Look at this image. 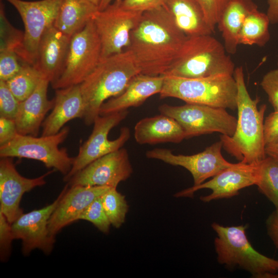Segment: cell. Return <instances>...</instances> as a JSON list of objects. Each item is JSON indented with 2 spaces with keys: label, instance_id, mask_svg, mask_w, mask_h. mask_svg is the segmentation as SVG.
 <instances>
[{
  "label": "cell",
  "instance_id": "obj_1",
  "mask_svg": "<svg viewBox=\"0 0 278 278\" xmlns=\"http://www.w3.org/2000/svg\"><path fill=\"white\" fill-rule=\"evenodd\" d=\"M187 37L165 6L143 13L126 49L132 53L141 73L164 76Z\"/></svg>",
  "mask_w": 278,
  "mask_h": 278
},
{
  "label": "cell",
  "instance_id": "obj_2",
  "mask_svg": "<svg viewBox=\"0 0 278 278\" xmlns=\"http://www.w3.org/2000/svg\"><path fill=\"white\" fill-rule=\"evenodd\" d=\"M237 86L238 118L234 134L221 135L222 148L239 162L258 164L266 157L264 136L265 104L259 108V97L252 99L247 90L243 68L236 67L233 74Z\"/></svg>",
  "mask_w": 278,
  "mask_h": 278
},
{
  "label": "cell",
  "instance_id": "obj_3",
  "mask_svg": "<svg viewBox=\"0 0 278 278\" xmlns=\"http://www.w3.org/2000/svg\"><path fill=\"white\" fill-rule=\"evenodd\" d=\"M141 73L129 49L101 58L100 61L79 84L84 105V122L94 123L101 105L109 99L120 94L131 79Z\"/></svg>",
  "mask_w": 278,
  "mask_h": 278
},
{
  "label": "cell",
  "instance_id": "obj_4",
  "mask_svg": "<svg viewBox=\"0 0 278 278\" xmlns=\"http://www.w3.org/2000/svg\"><path fill=\"white\" fill-rule=\"evenodd\" d=\"M235 64L224 45L211 34L187 37L164 76L199 78L233 75Z\"/></svg>",
  "mask_w": 278,
  "mask_h": 278
},
{
  "label": "cell",
  "instance_id": "obj_5",
  "mask_svg": "<svg viewBox=\"0 0 278 278\" xmlns=\"http://www.w3.org/2000/svg\"><path fill=\"white\" fill-rule=\"evenodd\" d=\"M214 245L217 262L230 269L238 268L255 278H278V260L256 251L246 233L247 225L223 226L213 222Z\"/></svg>",
  "mask_w": 278,
  "mask_h": 278
},
{
  "label": "cell",
  "instance_id": "obj_6",
  "mask_svg": "<svg viewBox=\"0 0 278 278\" xmlns=\"http://www.w3.org/2000/svg\"><path fill=\"white\" fill-rule=\"evenodd\" d=\"M160 96L172 97L186 103L237 109V86L233 75L199 78L164 76Z\"/></svg>",
  "mask_w": 278,
  "mask_h": 278
},
{
  "label": "cell",
  "instance_id": "obj_7",
  "mask_svg": "<svg viewBox=\"0 0 278 278\" xmlns=\"http://www.w3.org/2000/svg\"><path fill=\"white\" fill-rule=\"evenodd\" d=\"M69 132V127H64L55 134L39 137L18 133L12 141L0 146V157L37 160L65 176L72 167L74 158L59 145L67 138Z\"/></svg>",
  "mask_w": 278,
  "mask_h": 278
},
{
  "label": "cell",
  "instance_id": "obj_8",
  "mask_svg": "<svg viewBox=\"0 0 278 278\" xmlns=\"http://www.w3.org/2000/svg\"><path fill=\"white\" fill-rule=\"evenodd\" d=\"M158 110L180 124L185 139L213 132L231 136L237 125V118L222 108L197 103L181 106L164 103L159 106Z\"/></svg>",
  "mask_w": 278,
  "mask_h": 278
},
{
  "label": "cell",
  "instance_id": "obj_9",
  "mask_svg": "<svg viewBox=\"0 0 278 278\" xmlns=\"http://www.w3.org/2000/svg\"><path fill=\"white\" fill-rule=\"evenodd\" d=\"M101 46L91 19L74 34L62 72L52 86L55 90L80 84L93 71L101 59Z\"/></svg>",
  "mask_w": 278,
  "mask_h": 278
},
{
  "label": "cell",
  "instance_id": "obj_10",
  "mask_svg": "<svg viewBox=\"0 0 278 278\" xmlns=\"http://www.w3.org/2000/svg\"><path fill=\"white\" fill-rule=\"evenodd\" d=\"M19 13L25 31L18 55L23 63L34 65L40 41L54 25L63 0H6Z\"/></svg>",
  "mask_w": 278,
  "mask_h": 278
},
{
  "label": "cell",
  "instance_id": "obj_11",
  "mask_svg": "<svg viewBox=\"0 0 278 278\" xmlns=\"http://www.w3.org/2000/svg\"><path fill=\"white\" fill-rule=\"evenodd\" d=\"M116 0L102 10H98L92 20L101 46V58L120 53L129 46L130 35L143 12L124 8Z\"/></svg>",
  "mask_w": 278,
  "mask_h": 278
},
{
  "label": "cell",
  "instance_id": "obj_12",
  "mask_svg": "<svg viewBox=\"0 0 278 278\" xmlns=\"http://www.w3.org/2000/svg\"><path fill=\"white\" fill-rule=\"evenodd\" d=\"M128 113L126 110L99 115L95 119L92 132L88 140L80 146L70 171L64 177V181L67 182L93 161L122 148L131 135L128 127L121 128L119 136L114 140H110L108 134L112 128L126 118Z\"/></svg>",
  "mask_w": 278,
  "mask_h": 278
},
{
  "label": "cell",
  "instance_id": "obj_13",
  "mask_svg": "<svg viewBox=\"0 0 278 278\" xmlns=\"http://www.w3.org/2000/svg\"><path fill=\"white\" fill-rule=\"evenodd\" d=\"M259 177V163L246 164L239 162L222 170L208 181L178 192L175 197L192 198L196 191L207 188L212 190L211 194L200 197L204 202L231 198L238 195L242 188L256 185Z\"/></svg>",
  "mask_w": 278,
  "mask_h": 278
},
{
  "label": "cell",
  "instance_id": "obj_14",
  "mask_svg": "<svg viewBox=\"0 0 278 278\" xmlns=\"http://www.w3.org/2000/svg\"><path fill=\"white\" fill-rule=\"evenodd\" d=\"M222 148V144L220 141L195 154H175L167 149L154 148L146 151V156L149 159L161 160L171 165L185 168L192 174L194 185H198L234 164L223 158L221 153Z\"/></svg>",
  "mask_w": 278,
  "mask_h": 278
},
{
  "label": "cell",
  "instance_id": "obj_15",
  "mask_svg": "<svg viewBox=\"0 0 278 278\" xmlns=\"http://www.w3.org/2000/svg\"><path fill=\"white\" fill-rule=\"evenodd\" d=\"M132 172L128 151L121 148L91 162L75 174L67 185L117 188Z\"/></svg>",
  "mask_w": 278,
  "mask_h": 278
},
{
  "label": "cell",
  "instance_id": "obj_16",
  "mask_svg": "<svg viewBox=\"0 0 278 278\" xmlns=\"http://www.w3.org/2000/svg\"><path fill=\"white\" fill-rule=\"evenodd\" d=\"M61 195V192L52 203L42 208L22 214L11 224L14 239L22 240V252L24 256L36 249L47 255L52 252L56 239L49 232L48 221Z\"/></svg>",
  "mask_w": 278,
  "mask_h": 278
},
{
  "label": "cell",
  "instance_id": "obj_17",
  "mask_svg": "<svg viewBox=\"0 0 278 278\" xmlns=\"http://www.w3.org/2000/svg\"><path fill=\"white\" fill-rule=\"evenodd\" d=\"M55 171L53 169L37 178H27L19 173L11 158H1L0 212L10 223L23 214L20 207L23 195L36 187L44 185L45 178Z\"/></svg>",
  "mask_w": 278,
  "mask_h": 278
},
{
  "label": "cell",
  "instance_id": "obj_18",
  "mask_svg": "<svg viewBox=\"0 0 278 278\" xmlns=\"http://www.w3.org/2000/svg\"><path fill=\"white\" fill-rule=\"evenodd\" d=\"M111 187L66 185L48 221L51 235L56 234L63 228L79 220L84 210L97 198Z\"/></svg>",
  "mask_w": 278,
  "mask_h": 278
},
{
  "label": "cell",
  "instance_id": "obj_19",
  "mask_svg": "<svg viewBox=\"0 0 278 278\" xmlns=\"http://www.w3.org/2000/svg\"><path fill=\"white\" fill-rule=\"evenodd\" d=\"M71 37L53 25L40 41L34 66L51 84L62 72Z\"/></svg>",
  "mask_w": 278,
  "mask_h": 278
},
{
  "label": "cell",
  "instance_id": "obj_20",
  "mask_svg": "<svg viewBox=\"0 0 278 278\" xmlns=\"http://www.w3.org/2000/svg\"><path fill=\"white\" fill-rule=\"evenodd\" d=\"M163 81L164 76L137 74L120 94L109 99L101 105L100 115L139 107L150 97L160 93Z\"/></svg>",
  "mask_w": 278,
  "mask_h": 278
},
{
  "label": "cell",
  "instance_id": "obj_21",
  "mask_svg": "<svg viewBox=\"0 0 278 278\" xmlns=\"http://www.w3.org/2000/svg\"><path fill=\"white\" fill-rule=\"evenodd\" d=\"M53 110L42 125V135L58 133L68 121L83 118L84 105L79 84L56 89Z\"/></svg>",
  "mask_w": 278,
  "mask_h": 278
},
{
  "label": "cell",
  "instance_id": "obj_22",
  "mask_svg": "<svg viewBox=\"0 0 278 278\" xmlns=\"http://www.w3.org/2000/svg\"><path fill=\"white\" fill-rule=\"evenodd\" d=\"M49 83L46 78L42 79L34 92L20 102L14 119L19 134L37 136L46 113L55 103L54 99L47 98Z\"/></svg>",
  "mask_w": 278,
  "mask_h": 278
},
{
  "label": "cell",
  "instance_id": "obj_23",
  "mask_svg": "<svg viewBox=\"0 0 278 278\" xmlns=\"http://www.w3.org/2000/svg\"><path fill=\"white\" fill-rule=\"evenodd\" d=\"M134 136L136 142L142 145L180 143L185 139L180 124L173 118L161 113L140 120L134 127Z\"/></svg>",
  "mask_w": 278,
  "mask_h": 278
},
{
  "label": "cell",
  "instance_id": "obj_24",
  "mask_svg": "<svg viewBox=\"0 0 278 278\" xmlns=\"http://www.w3.org/2000/svg\"><path fill=\"white\" fill-rule=\"evenodd\" d=\"M257 5L252 0H229L217 26L221 33L228 54L237 51L239 37L244 21Z\"/></svg>",
  "mask_w": 278,
  "mask_h": 278
},
{
  "label": "cell",
  "instance_id": "obj_25",
  "mask_svg": "<svg viewBox=\"0 0 278 278\" xmlns=\"http://www.w3.org/2000/svg\"><path fill=\"white\" fill-rule=\"evenodd\" d=\"M165 7L187 37L211 34L213 32L197 1L167 0Z\"/></svg>",
  "mask_w": 278,
  "mask_h": 278
},
{
  "label": "cell",
  "instance_id": "obj_26",
  "mask_svg": "<svg viewBox=\"0 0 278 278\" xmlns=\"http://www.w3.org/2000/svg\"><path fill=\"white\" fill-rule=\"evenodd\" d=\"M98 10L89 0H63L54 25L72 36L81 30Z\"/></svg>",
  "mask_w": 278,
  "mask_h": 278
},
{
  "label": "cell",
  "instance_id": "obj_27",
  "mask_svg": "<svg viewBox=\"0 0 278 278\" xmlns=\"http://www.w3.org/2000/svg\"><path fill=\"white\" fill-rule=\"evenodd\" d=\"M270 24L266 13L256 8L246 17L239 37V44L264 46L269 41Z\"/></svg>",
  "mask_w": 278,
  "mask_h": 278
},
{
  "label": "cell",
  "instance_id": "obj_28",
  "mask_svg": "<svg viewBox=\"0 0 278 278\" xmlns=\"http://www.w3.org/2000/svg\"><path fill=\"white\" fill-rule=\"evenodd\" d=\"M43 78L42 73L33 65L24 63L20 72L6 82L15 97L21 102L34 92Z\"/></svg>",
  "mask_w": 278,
  "mask_h": 278
},
{
  "label": "cell",
  "instance_id": "obj_29",
  "mask_svg": "<svg viewBox=\"0 0 278 278\" xmlns=\"http://www.w3.org/2000/svg\"><path fill=\"white\" fill-rule=\"evenodd\" d=\"M258 190L278 210V160L266 157L259 163Z\"/></svg>",
  "mask_w": 278,
  "mask_h": 278
},
{
  "label": "cell",
  "instance_id": "obj_30",
  "mask_svg": "<svg viewBox=\"0 0 278 278\" xmlns=\"http://www.w3.org/2000/svg\"><path fill=\"white\" fill-rule=\"evenodd\" d=\"M100 198L111 224L115 228H120L125 221L129 209L125 196L118 192L116 188H110Z\"/></svg>",
  "mask_w": 278,
  "mask_h": 278
},
{
  "label": "cell",
  "instance_id": "obj_31",
  "mask_svg": "<svg viewBox=\"0 0 278 278\" xmlns=\"http://www.w3.org/2000/svg\"><path fill=\"white\" fill-rule=\"evenodd\" d=\"M1 48L14 49L18 54L21 48L24 32L14 28L8 22L5 15L3 4L1 1Z\"/></svg>",
  "mask_w": 278,
  "mask_h": 278
},
{
  "label": "cell",
  "instance_id": "obj_32",
  "mask_svg": "<svg viewBox=\"0 0 278 278\" xmlns=\"http://www.w3.org/2000/svg\"><path fill=\"white\" fill-rule=\"evenodd\" d=\"M79 220L91 222L103 233L108 234L110 231L111 224L103 210L100 197L90 204L81 213Z\"/></svg>",
  "mask_w": 278,
  "mask_h": 278
},
{
  "label": "cell",
  "instance_id": "obj_33",
  "mask_svg": "<svg viewBox=\"0 0 278 278\" xmlns=\"http://www.w3.org/2000/svg\"><path fill=\"white\" fill-rule=\"evenodd\" d=\"M23 63L14 49H0V80L6 82L13 78Z\"/></svg>",
  "mask_w": 278,
  "mask_h": 278
},
{
  "label": "cell",
  "instance_id": "obj_34",
  "mask_svg": "<svg viewBox=\"0 0 278 278\" xmlns=\"http://www.w3.org/2000/svg\"><path fill=\"white\" fill-rule=\"evenodd\" d=\"M20 101L10 90L5 81L0 80V116L15 119Z\"/></svg>",
  "mask_w": 278,
  "mask_h": 278
},
{
  "label": "cell",
  "instance_id": "obj_35",
  "mask_svg": "<svg viewBox=\"0 0 278 278\" xmlns=\"http://www.w3.org/2000/svg\"><path fill=\"white\" fill-rule=\"evenodd\" d=\"M229 0H197L208 25L213 32Z\"/></svg>",
  "mask_w": 278,
  "mask_h": 278
},
{
  "label": "cell",
  "instance_id": "obj_36",
  "mask_svg": "<svg viewBox=\"0 0 278 278\" xmlns=\"http://www.w3.org/2000/svg\"><path fill=\"white\" fill-rule=\"evenodd\" d=\"M260 86L267 94L274 111H278V68L265 74L261 80Z\"/></svg>",
  "mask_w": 278,
  "mask_h": 278
},
{
  "label": "cell",
  "instance_id": "obj_37",
  "mask_svg": "<svg viewBox=\"0 0 278 278\" xmlns=\"http://www.w3.org/2000/svg\"><path fill=\"white\" fill-rule=\"evenodd\" d=\"M14 239L11 223L0 212V259L6 262L9 257L11 251V244Z\"/></svg>",
  "mask_w": 278,
  "mask_h": 278
},
{
  "label": "cell",
  "instance_id": "obj_38",
  "mask_svg": "<svg viewBox=\"0 0 278 278\" xmlns=\"http://www.w3.org/2000/svg\"><path fill=\"white\" fill-rule=\"evenodd\" d=\"M265 146L278 142V111L270 113L264 122Z\"/></svg>",
  "mask_w": 278,
  "mask_h": 278
},
{
  "label": "cell",
  "instance_id": "obj_39",
  "mask_svg": "<svg viewBox=\"0 0 278 278\" xmlns=\"http://www.w3.org/2000/svg\"><path fill=\"white\" fill-rule=\"evenodd\" d=\"M167 0H121L126 9L144 12L165 6Z\"/></svg>",
  "mask_w": 278,
  "mask_h": 278
},
{
  "label": "cell",
  "instance_id": "obj_40",
  "mask_svg": "<svg viewBox=\"0 0 278 278\" xmlns=\"http://www.w3.org/2000/svg\"><path fill=\"white\" fill-rule=\"evenodd\" d=\"M18 134L14 119L0 116V146L12 141Z\"/></svg>",
  "mask_w": 278,
  "mask_h": 278
},
{
  "label": "cell",
  "instance_id": "obj_41",
  "mask_svg": "<svg viewBox=\"0 0 278 278\" xmlns=\"http://www.w3.org/2000/svg\"><path fill=\"white\" fill-rule=\"evenodd\" d=\"M267 234L276 249H278V210L275 209L266 221Z\"/></svg>",
  "mask_w": 278,
  "mask_h": 278
},
{
  "label": "cell",
  "instance_id": "obj_42",
  "mask_svg": "<svg viewBox=\"0 0 278 278\" xmlns=\"http://www.w3.org/2000/svg\"><path fill=\"white\" fill-rule=\"evenodd\" d=\"M267 3L266 14L270 24H278V0H267Z\"/></svg>",
  "mask_w": 278,
  "mask_h": 278
},
{
  "label": "cell",
  "instance_id": "obj_43",
  "mask_svg": "<svg viewBox=\"0 0 278 278\" xmlns=\"http://www.w3.org/2000/svg\"><path fill=\"white\" fill-rule=\"evenodd\" d=\"M265 153L266 155L278 160V142L266 146Z\"/></svg>",
  "mask_w": 278,
  "mask_h": 278
},
{
  "label": "cell",
  "instance_id": "obj_44",
  "mask_svg": "<svg viewBox=\"0 0 278 278\" xmlns=\"http://www.w3.org/2000/svg\"><path fill=\"white\" fill-rule=\"evenodd\" d=\"M116 0H99L98 10H102L108 6L112 2Z\"/></svg>",
  "mask_w": 278,
  "mask_h": 278
},
{
  "label": "cell",
  "instance_id": "obj_45",
  "mask_svg": "<svg viewBox=\"0 0 278 278\" xmlns=\"http://www.w3.org/2000/svg\"><path fill=\"white\" fill-rule=\"evenodd\" d=\"M89 1H90L91 3H92L93 4H94L95 5L98 7L99 0H89Z\"/></svg>",
  "mask_w": 278,
  "mask_h": 278
},
{
  "label": "cell",
  "instance_id": "obj_46",
  "mask_svg": "<svg viewBox=\"0 0 278 278\" xmlns=\"http://www.w3.org/2000/svg\"><path fill=\"white\" fill-rule=\"evenodd\" d=\"M277 68H278V61H277Z\"/></svg>",
  "mask_w": 278,
  "mask_h": 278
},
{
  "label": "cell",
  "instance_id": "obj_47",
  "mask_svg": "<svg viewBox=\"0 0 278 278\" xmlns=\"http://www.w3.org/2000/svg\"><path fill=\"white\" fill-rule=\"evenodd\" d=\"M196 1H197V0H196Z\"/></svg>",
  "mask_w": 278,
  "mask_h": 278
}]
</instances>
